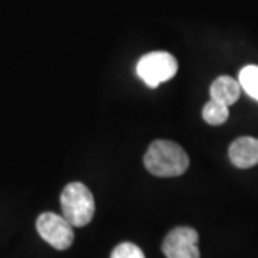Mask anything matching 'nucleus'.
<instances>
[{
    "label": "nucleus",
    "instance_id": "obj_4",
    "mask_svg": "<svg viewBox=\"0 0 258 258\" xmlns=\"http://www.w3.org/2000/svg\"><path fill=\"white\" fill-rule=\"evenodd\" d=\"M36 230L39 235L53 248L68 249L75 240L74 227L66 221L63 215L55 212H43L37 217Z\"/></svg>",
    "mask_w": 258,
    "mask_h": 258
},
{
    "label": "nucleus",
    "instance_id": "obj_6",
    "mask_svg": "<svg viewBox=\"0 0 258 258\" xmlns=\"http://www.w3.org/2000/svg\"><path fill=\"white\" fill-rule=\"evenodd\" d=\"M231 162L237 168L247 169L258 164V139L241 137L232 141L228 149Z\"/></svg>",
    "mask_w": 258,
    "mask_h": 258
},
{
    "label": "nucleus",
    "instance_id": "obj_2",
    "mask_svg": "<svg viewBox=\"0 0 258 258\" xmlns=\"http://www.w3.org/2000/svg\"><path fill=\"white\" fill-rule=\"evenodd\" d=\"M62 215L72 227H85L95 215V200L91 189L82 182H71L60 195Z\"/></svg>",
    "mask_w": 258,
    "mask_h": 258
},
{
    "label": "nucleus",
    "instance_id": "obj_10",
    "mask_svg": "<svg viewBox=\"0 0 258 258\" xmlns=\"http://www.w3.org/2000/svg\"><path fill=\"white\" fill-rule=\"evenodd\" d=\"M111 258H145V254L137 244L122 242L113 248Z\"/></svg>",
    "mask_w": 258,
    "mask_h": 258
},
{
    "label": "nucleus",
    "instance_id": "obj_9",
    "mask_svg": "<svg viewBox=\"0 0 258 258\" xmlns=\"http://www.w3.org/2000/svg\"><path fill=\"white\" fill-rule=\"evenodd\" d=\"M241 88L248 93L251 98L258 101V66L249 64L242 68L240 72Z\"/></svg>",
    "mask_w": 258,
    "mask_h": 258
},
{
    "label": "nucleus",
    "instance_id": "obj_1",
    "mask_svg": "<svg viewBox=\"0 0 258 258\" xmlns=\"http://www.w3.org/2000/svg\"><path fill=\"white\" fill-rule=\"evenodd\" d=\"M147 169L155 176L169 178L184 174L189 166V158L184 148L172 141H154L144 157Z\"/></svg>",
    "mask_w": 258,
    "mask_h": 258
},
{
    "label": "nucleus",
    "instance_id": "obj_3",
    "mask_svg": "<svg viewBox=\"0 0 258 258\" xmlns=\"http://www.w3.org/2000/svg\"><path fill=\"white\" fill-rule=\"evenodd\" d=\"M178 72V60L168 52H151L139 59L137 74L149 88H158L162 82L172 79Z\"/></svg>",
    "mask_w": 258,
    "mask_h": 258
},
{
    "label": "nucleus",
    "instance_id": "obj_7",
    "mask_svg": "<svg viewBox=\"0 0 258 258\" xmlns=\"http://www.w3.org/2000/svg\"><path fill=\"white\" fill-rule=\"evenodd\" d=\"M210 93H211V99L230 106L240 99L241 85L234 78L222 75L212 82Z\"/></svg>",
    "mask_w": 258,
    "mask_h": 258
},
{
    "label": "nucleus",
    "instance_id": "obj_5",
    "mask_svg": "<svg viewBox=\"0 0 258 258\" xmlns=\"http://www.w3.org/2000/svg\"><path fill=\"white\" fill-rule=\"evenodd\" d=\"M198 232L189 227H178L171 231L162 242L166 258H200Z\"/></svg>",
    "mask_w": 258,
    "mask_h": 258
},
{
    "label": "nucleus",
    "instance_id": "obj_8",
    "mask_svg": "<svg viewBox=\"0 0 258 258\" xmlns=\"http://www.w3.org/2000/svg\"><path fill=\"white\" fill-rule=\"evenodd\" d=\"M228 116H230L228 106L224 105V103H220V102L211 99L210 102H207L205 106H204L203 118L210 125H214V126L222 125L224 122H227Z\"/></svg>",
    "mask_w": 258,
    "mask_h": 258
}]
</instances>
